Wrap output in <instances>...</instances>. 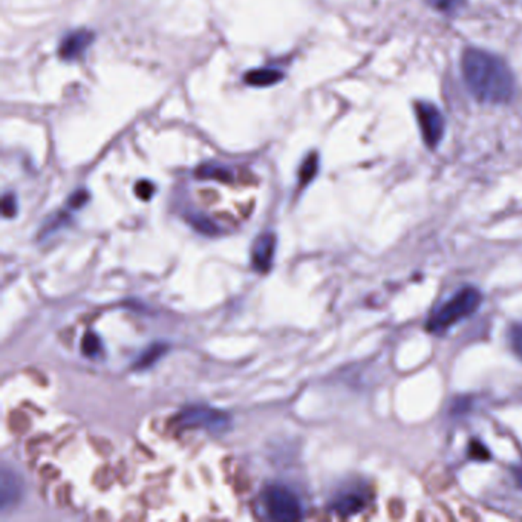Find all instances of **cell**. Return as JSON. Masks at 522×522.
Returning a JSON list of instances; mask_svg holds the SVG:
<instances>
[{"label": "cell", "mask_w": 522, "mask_h": 522, "mask_svg": "<svg viewBox=\"0 0 522 522\" xmlns=\"http://www.w3.org/2000/svg\"><path fill=\"white\" fill-rule=\"evenodd\" d=\"M461 72L469 92L481 103H509L515 95V77L494 54L482 49H467L461 59Z\"/></svg>", "instance_id": "1"}, {"label": "cell", "mask_w": 522, "mask_h": 522, "mask_svg": "<svg viewBox=\"0 0 522 522\" xmlns=\"http://www.w3.org/2000/svg\"><path fill=\"white\" fill-rule=\"evenodd\" d=\"M482 302L481 293L473 286H466L455 293L451 299L446 301L439 308L432 312L427 320V329L430 332H441L452 328L455 323L467 319L480 308Z\"/></svg>", "instance_id": "2"}, {"label": "cell", "mask_w": 522, "mask_h": 522, "mask_svg": "<svg viewBox=\"0 0 522 522\" xmlns=\"http://www.w3.org/2000/svg\"><path fill=\"white\" fill-rule=\"evenodd\" d=\"M179 425L187 429H202L210 434H226L231 427V417L227 412L207 404H190L179 411Z\"/></svg>", "instance_id": "3"}, {"label": "cell", "mask_w": 522, "mask_h": 522, "mask_svg": "<svg viewBox=\"0 0 522 522\" xmlns=\"http://www.w3.org/2000/svg\"><path fill=\"white\" fill-rule=\"evenodd\" d=\"M262 502L269 519L281 522L302 519L301 501L285 485H269L262 494Z\"/></svg>", "instance_id": "4"}, {"label": "cell", "mask_w": 522, "mask_h": 522, "mask_svg": "<svg viewBox=\"0 0 522 522\" xmlns=\"http://www.w3.org/2000/svg\"><path fill=\"white\" fill-rule=\"evenodd\" d=\"M415 112L423 140H425L429 147H437L438 142L443 140L446 130L443 114L439 112L437 106L426 102L417 103Z\"/></svg>", "instance_id": "5"}, {"label": "cell", "mask_w": 522, "mask_h": 522, "mask_svg": "<svg viewBox=\"0 0 522 522\" xmlns=\"http://www.w3.org/2000/svg\"><path fill=\"white\" fill-rule=\"evenodd\" d=\"M95 40V34L89 30H77L69 32L59 47V57L65 61L77 60Z\"/></svg>", "instance_id": "6"}, {"label": "cell", "mask_w": 522, "mask_h": 522, "mask_svg": "<svg viewBox=\"0 0 522 522\" xmlns=\"http://www.w3.org/2000/svg\"><path fill=\"white\" fill-rule=\"evenodd\" d=\"M276 235L274 233H264L256 238L253 248H251V262L256 272L267 273L272 268L276 253Z\"/></svg>", "instance_id": "7"}, {"label": "cell", "mask_w": 522, "mask_h": 522, "mask_svg": "<svg viewBox=\"0 0 522 522\" xmlns=\"http://www.w3.org/2000/svg\"><path fill=\"white\" fill-rule=\"evenodd\" d=\"M22 497V481L14 472L4 469L2 480H0V501H2V510H6Z\"/></svg>", "instance_id": "8"}, {"label": "cell", "mask_w": 522, "mask_h": 522, "mask_svg": "<svg viewBox=\"0 0 522 522\" xmlns=\"http://www.w3.org/2000/svg\"><path fill=\"white\" fill-rule=\"evenodd\" d=\"M245 83L250 86H256V87H267V86H273L277 85L279 82L284 80V72L274 68H260V69H253L247 72L244 75Z\"/></svg>", "instance_id": "9"}, {"label": "cell", "mask_w": 522, "mask_h": 522, "mask_svg": "<svg viewBox=\"0 0 522 522\" xmlns=\"http://www.w3.org/2000/svg\"><path fill=\"white\" fill-rule=\"evenodd\" d=\"M365 506V499L360 493H345L339 497L334 504H332V510L337 511L341 516L356 515Z\"/></svg>", "instance_id": "10"}, {"label": "cell", "mask_w": 522, "mask_h": 522, "mask_svg": "<svg viewBox=\"0 0 522 522\" xmlns=\"http://www.w3.org/2000/svg\"><path fill=\"white\" fill-rule=\"evenodd\" d=\"M169 351V346L166 344H152L149 348H146L142 353L138 356V358L133 362V369L137 371H144L154 366L158 360L163 357Z\"/></svg>", "instance_id": "11"}, {"label": "cell", "mask_w": 522, "mask_h": 522, "mask_svg": "<svg viewBox=\"0 0 522 522\" xmlns=\"http://www.w3.org/2000/svg\"><path fill=\"white\" fill-rule=\"evenodd\" d=\"M186 219L196 231L202 233V235H205V236H214V235H218V233H219V227L216 226V224L209 218V216H205L202 213H196V212L188 213L186 216Z\"/></svg>", "instance_id": "12"}, {"label": "cell", "mask_w": 522, "mask_h": 522, "mask_svg": "<svg viewBox=\"0 0 522 522\" xmlns=\"http://www.w3.org/2000/svg\"><path fill=\"white\" fill-rule=\"evenodd\" d=\"M198 176L205 179H218V181H230L231 170L219 164H205L198 170Z\"/></svg>", "instance_id": "13"}, {"label": "cell", "mask_w": 522, "mask_h": 522, "mask_svg": "<svg viewBox=\"0 0 522 522\" xmlns=\"http://www.w3.org/2000/svg\"><path fill=\"white\" fill-rule=\"evenodd\" d=\"M103 345L102 340L98 337L94 331H87L85 332V336L82 339V353L86 357H98V354H102Z\"/></svg>", "instance_id": "14"}, {"label": "cell", "mask_w": 522, "mask_h": 522, "mask_svg": "<svg viewBox=\"0 0 522 522\" xmlns=\"http://www.w3.org/2000/svg\"><path fill=\"white\" fill-rule=\"evenodd\" d=\"M317 169H319L317 154H311L310 157L305 158V161H303L301 169H299V181H301V184L302 186L308 184L311 181V179L314 176H316Z\"/></svg>", "instance_id": "15"}, {"label": "cell", "mask_w": 522, "mask_h": 522, "mask_svg": "<svg viewBox=\"0 0 522 522\" xmlns=\"http://www.w3.org/2000/svg\"><path fill=\"white\" fill-rule=\"evenodd\" d=\"M427 4L437 11L452 14L464 6L466 0H427Z\"/></svg>", "instance_id": "16"}, {"label": "cell", "mask_w": 522, "mask_h": 522, "mask_svg": "<svg viewBox=\"0 0 522 522\" xmlns=\"http://www.w3.org/2000/svg\"><path fill=\"white\" fill-rule=\"evenodd\" d=\"M509 340H510V346L521 360H522V323H516L510 328L509 332Z\"/></svg>", "instance_id": "17"}, {"label": "cell", "mask_w": 522, "mask_h": 522, "mask_svg": "<svg viewBox=\"0 0 522 522\" xmlns=\"http://www.w3.org/2000/svg\"><path fill=\"white\" fill-rule=\"evenodd\" d=\"M17 210H19V205H17V198L14 193H6L2 200V212L5 218H14L17 214Z\"/></svg>", "instance_id": "18"}, {"label": "cell", "mask_w": 522, "mask_h": 522, "mask_svg": "<svg viewBox=\"0 0 522 522\" xmlns=\"http://www.w3.org/2000/svg\"><path fill=\"white\" fill-rule=\"evenodd\" d=\"M135 193H137L140 200L149 201L155 193V186L150 181H140L137 186H135Z\"/></svg>", "instance_id": "19"}, {"label": "cell", "mask_w": 522, "mask_h": 522, "mask_svg": "<svg viewBox=\"0 0 522 522\" xmlns=\"http://www.w3.org/2000/svg\"><path fill=\"white\" fill-rule=\"evenodd\" d=\"M87 200H89L87 190H77L69 198V205L72 209H80V207H83L87 202Z\"/></svg>", "instance_id": "20"}, {"label": "cell", "mask_w": 522, "mask_h": 522, "mask_svg": "<svg viewBox=\"0 0 522 522\" xmlns=\"http://www.w3.org/2000/svg\"><path fill=\"white\" fill-rule=\"evenodd\" d=\"M471 449H472L471 455L473 458H478V460H484V456H487V451H485V447L481 446V444H478V443H473L471 446Z\"/></svg>", "instance_id": "21"}, {"label": "cell", "mask_w": 522, "mask_h": 522, "mask_svg": "<svg viewBox=\"0 0 522 522\" xmlns=\"http://www.w3.org/2000/svg\"><path fill=\"white\" fill-rule=\"evenodd\" d=\"M515 478L518 480V484L522 487V467H519V469L515 471Z\"/></svg>", "instance_id": "22"}]
</instances>
